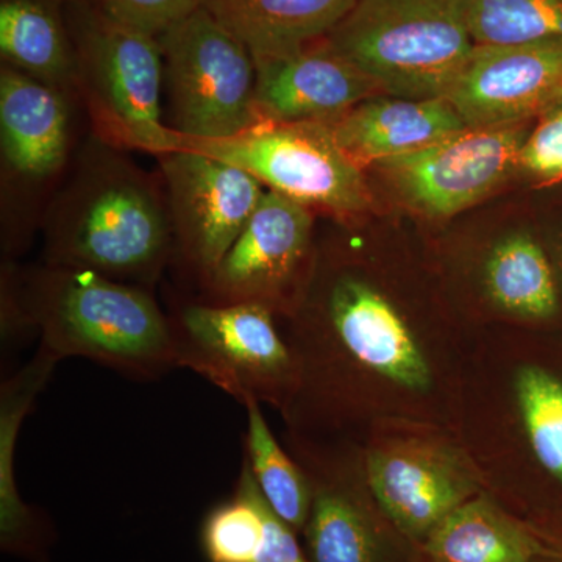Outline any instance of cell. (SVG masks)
<instances>
[{"mask_svg": "<svg viewBox=\"0 0 562 562\" xmlns=\"http://www.w3.org/2000/svg\"><path fill=\"white\" fill-rule=\"evenodd\" d=\"M0 324L3 342L36 333L60 361L87 358L140 382L177 368L168 314L149 290L88 269L3 262Z\"/></svg>", "mask_w": 562, "mask_h": 562, "instance_id": "obj_1", "label": "cell"}, {"mask_svg": "<svg viewBox=\"0 0 562 562\" xmlns=\"http://www.w3.org/2000/svg\"><path fill=\"white\" fill-rule=\"evenodd\" d=\"M116 147L80 162L43 221L44 262L150 290L172 265L165 191Z\"/></svg>", "mask_w": 562, "mask_h": 562, "instance_id": "obj_2", "label": "cell"}, {"mask_svg": "<svg viewBox=\"0 0 562 562\" xmlns=\"http://www.w3.org/2000/svg\"><path fill=\"white\" fill-rule=\"evenodd\" d=\"M324 44L383 94L447 98L475 49L471 0H357Z\"/></svg>", "mask_w": 562, "mask_h": 562, "instance_id": "obj_3", "label": "cell"}, {"mask_svg": "<svg viewBox=\"0 0 562 562\" xmlns=\"http://www.w3.org/2000/svg\"><path fill=\"white\" fill-rule=\"evenodd\" d=\"M80 92L102 143L168 154L179 135L162 121V54L157 36L106 16L90 0H66Z\"/></svg>", "mask_w": 562, "mask_h": 562, "instance_id": "obj_4", "label": "cell"}, {"mask_svg": "<svg viewBox=\"0 0 562 562\" xmlns=\"http://www.w3.org/2000/svg\"><path fill=\"white\" fill-rule=\"evenodd\" d=\"M172 128L224 139L257 124V69L249 49L205 7L158 36Z\"/></svg>", "mask_w": 562, "mask_h": 562, "instance_id": "obj_5", "label": "cell"}, {"mask_svg": "<svg viewBox=\"0 0 562 562\" xmlns=\"http://www.w3.org/2000/svg\"><path fill=\"white\" fill-rule=\"evenodd\" d=\"M179 138L177 149L201 151L236 166L266 190L310 210L355 216L371 206L361 166L339 147L324 122L258 121L231 138Z\"/></svg>", "mask_w": 562, "mask_h": 562, "instance_id": "obj_6", "label": "cell"}, {"mask_svg": "<svg viewBox=\"0 0 562 562\" xmlns=\"http://www.w3.org/2000/svg\"><path fill=\"white\" fill-rule=\"evenodd\" d=\"M177 368L190 369L236 402L283 403L299 369L273 313L260 305L179 303L168 314Z\"/></svg>", "mask_w": 562, "mask_h": 562, "instance_id": "obj_7", "label": "cell"}, {"mask_svg": "<svg viewBox=\"0 0 562 562\" xmlns=\"http://www.w3.org/2000/svg\"><path fill=\"white\" fill-rule=\"evenodd\" d=\"M173 233V260L199 291L260 205L249 172L190 149L158 155Z\"/></svg>", "mask_w": 562, "mask_h": 562, "instance_id": "obj_8", "label": "cell"}, {"mask_svg": "<svg viewBox=\"0 0 562 562\" xmlns=\"http://www.w3.org/2000/svg\"><path fill=\"white\" fill-rule=\"evenodd\" d=\"M322 330L308 349L294 350L299 375L339 358L412 391L431 384V369L416 336L382 292L350 271L331 277L322 299Z\"/></svg>", "mask_w": 562, "mask_h": 562, "instance_id": "obj_9", "label": "cell"}, {"mask_svg": "<svg viewBox=\"0 0 562 562\" xmlns=\"http://www.w3.org/2000/svg\"><path fill=\"white\" fill-rule=\"evenodd\" d=\"M527 135L524 124L468 127L375 168L409 209L443 220L482 202L519 169Z\"/></svg>", "mask_w": 562, "mask_h": 562, "instance_id": "obj_10", "label": "cell"}, {"mask_svg": "<svg viewBox=\"0 0 562 562\" xmlns=\"http://www.w3.org/2000/svg\"><path fill=\"white\" fill-rule=\"evenodd\" d=\"M312 210L266 190L220 266L194 301L211 305L251 303L286 312L312 254Z\"/></svg>", "mask_w": 562, "mask_h": 562, "instance_id": "obj_11", "label": "cell"}, {"mask_svg": "<svg viewBox=\"0 0 562 562\" xmlns=\"http://www.w3.org/2000/svg\"><path fill=\"white\" fill-rule=\"evenodd\" d=\"M364 469L373 502L392 527L416 547L462 503L482 492L468 462L431 442L372 447Z\"/></svg>", "mask_w": 562, "mask_h": 562, "instance_id": "obj_12", "label": "cell"}, {"mask_svg": "<svg viewBox=\"0 0 562 562\" xmlns=\"http://www.w3.org/2000/svg\"><path fill=\"white\" fill-rule=\"evenodd\" d=\"M446 99L469 128L524 124L562 101V41L475 46Z\"/></svg>", "mask_w": 562, "mask_h": 562, "instance_id": "obj_13", "label": "cell"}, {"mask_svg": "<svg viewBox=\"0 0 562 562\" xmlns=\"http://www.w3.org/2000/svg\"><path fill=\"white\" fill-rule=\"evenodd\" d=\"M258 121L324 122L383 94L324 41L286 57L255 61Z\"/></svg>", "mask_w": 562, "mask_h": 562, "instance_id": "obj_14", "label": "cell"}, {"mask_svg": "<svg viewBox=\"0 0 562 562\" xmlns=\"http://www.w3.org/2000/svg\"><path fill=\"white\" fill-rule=\"evenodd\" d=\"M306 473V472H305ZM341 468H324L310 476L312 509L303 527L305 550L313 562H422L419 547L390 520Z\"/></svg>", "mask_w": 562, "mask_h": 562, "instance_id": "obj_15", "label": "cell"}, {"mask_svg": "<svg viewBox=\"0 0 562 562\" xmlns=\"http://www.w3.org/2000/svg\"><path fill=\"white\" fill-rule=\"evenodd\" d=\"M58 362L40 346L32 360L0 386V550L27 562H49L57 532L46 514L21 497L14 453L22 424Z\"/></svg>", "mask_w": 562, "mask_h": 562, "instance_id": "obj_16", "label": "cell"}, {"mask_svg": "<svg viewBox=\"0 0 562 562\" xmlns=\"http://www.w3.org/2000/svg\"><path fill=\"white\" fill-rule=\"evenodd\" d=\"M0 147L11 176L38 183L68 160L66 94L21 70L0 69Z\"/></svg>", "mask_w": 562, "mask_h": 562, "instance_id": "obj_17", "label": "cell"}, {"mask_svg": "<svg viewBox=\"0 0 562 562\" xmlns=\"http://www.w3.org/2000/svg\"><path fill=\"white\" fill-rule=\"evenodd\" d=\"M324 124L339 147L361 168L412 155L468 128L446 98L408 99L390 94L358 103Z\"/></svg>", "mask_w": 562, "mask_h": 562, "instance_id": "obj_18", "label": "cell"}, {"mask_svg": "<svg viewBox=\"0 0 562 562\" xmlns=\"http://www.w3.org/2000/svg\"><path fill=\"white\" fill-rule=\"evenodd\" d=\"M422 562H558L562 531L514 516L480 492L419 547Z\"/></svg>", "mask_w": 562, "mask_h": 562, "instance_id": "obj_19", "label": "cell"}, {"mask_svg": "<svg viewBox=\"0 0 562 562\" xmlns=\"http://www.w3.org/2000/svg\"><path fill=\"white\" fill-rule=\"evenodd\" d=\"M357 0H205L203 7L249 49L255 61L321 43Z\"/></svg>", "mask_w": 562, "mask_h": 562, "instance_id": "obj_20", "label": "cell"}, {"mask_svg": "<svg viewBox=\"0 0 562 562\" xmlns=\"http://www.w3.org/2000/svg\"><path fill=\"white\" fill-rule=\"evenodd\" d=\"M2 65L63 94L77 91V60L66 0H0Z\"/></svg>", "mask_w": 562, "mask_h": 562, "instance_id": "obj_21", "label": "cell"}, {"mask_svg": "<svg viewBox=\"0 0 562 562\" xmlns=\"http://www.w3.org/2000/svg\"><path fill=\"white\" fill-rule=\"evenodd\" d=\"M486 286L495 305L516 316L543 319L557 313L552 266L530 236H508L494 247L486 262Z\"/></svg>", "mask_w": 562, "mask_h": 562, "instance_id": "obj_22", "label": "cell"}, {"mask_svg": "<svg viewBox=\"0 0 562 562\" xmlns=\"http://www.w3.org/2000/svg\"><path fill=\"white\" fill-rule=\"evenodd\" d=\"M244 408L247 430L243 453L249 460L262 497L280 519L302 532L312 509V482L301 465L281 449L262 416L260 403L250 401Z\"/></svg>", "mask_w": 562, "mask_h": 562, "instance_id": "obj_23", "label": "cell"}, {"mask_svg": "<svg viewBox=\"0 0 562 562\" xmlns=\"http://www.w3.org/2000/svg\"><path fill=\"white\" fill-rule=\"evenodd\" d=\"M262 538L261 491L243 453L232 497L214 506L203 519L202 552L206 562H257Z\"/></svg>", "mask_w": 562, "mask_h": 562, "instance_id": "obj_24", "label": "cell"}, {"mask_svg": "<svg viewBox=\"0 0 562 562\" xmlns=\"http://www.w3.org/2000/svg\"><path fill=\"white\" fill-rule=\"evenodd\" d=\"M475 46L562 41V0H471Z\"/></svg>", "mask_w": 562, "mask_h": 562, "instance_id": "obj_25", "label": "cell"}, {"mask_svg": "<svg viewBox=\"0 0 562 562\" xmlns=\"http://www.w3.org/2000/svg\"><path fill=\"white\" fill-rule=\"evenodd\" d=\"M516 395L532 453L562 484V382L538 366L516 375Z\"/></svg>", "mask_w": 562, "mask_h": 562, "instance_id": "obj_26", "label": "cell"}, {"mask_svg": "<svg viewBox=\"0 0 562 562\" xmlns=\"http://www.w3.org/2000/svg\"><path fill=\"white\" fill-rule=\"evenodd\" d=\"M90 2L106 16L158 38L172 25L179 24L184 18L202 9L205 0H90Z\"/></svg>", "mask_w": 562, "mask_h": 562, "instance_id": "obj_27", "label": "cell"}, {"mask_svg": "<svg viewBox=\"0 0 562 562\" xmlns=\"http://www.w3.org/2000/svg\"><path fill=\"white\" fill-rule=\"evenodd\" d=\"M519 169L535 179H562V101L543 113L520 150Z\"/></svg>", "mask_w": 562, "mask_h": 562, "instance_id": "obj_28", "label": "cell"}, {"mask_svg": "<svg viewBox=\"0 0 562 562\" xmlns=\"http://www.w3.org/2000/svg\"><path fill=\"white\" fill-rule=\"evenodd\" d=\"M265 538L257 562H313L299 542L297 531L280 519L261 494Z\"/></svg>", "mask_w": 562, "mask_h": 562, "instance_id": "obj_29", "label": "cell"}, {"mask_svg": "<svg viewBox=\"0 0 562 562\" xmlns=\"http://www.w3.org/2000/svg\"><path fill=\"white\" fill-rule=\"evenodd\" d=\"M558 562H562V561H558Z\"/></svg>", "mask_w": 562, "mask_h": 562, "instance_id": "obj_30", "label": "cell"}]
</instances>
